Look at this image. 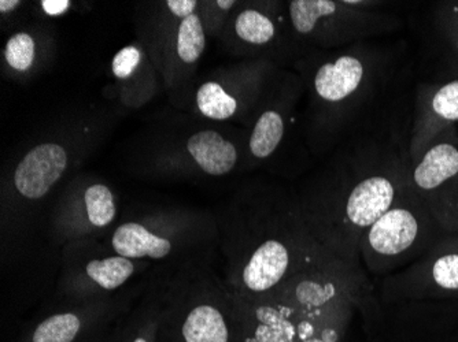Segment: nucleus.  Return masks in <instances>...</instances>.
Segmentation results:
<instances>
[{"mask_svg":"<svg viewBox=\"0 0 458 342\" xmlns=\"http://www.w3.org/2000/svg\"><path fill=\"white\" fill-rule=\"evenodd\" d=\"M409 138L394 115L344 141L323 158L301 204L315 240L369 289L360 238L413 188Z\"/></svg>","mask_w":458,"mask_h":342,"instance_id":"1","label":"nucleus"},{"mask_svg":"<svg viewBox=\"0 0 458 342\" xmlns=\"http://www.w3.org/2000/svg\"><path fill=\"white\" fill-rule=\"evenodd\" d=\"M401 62L400 43L382 38L298 59L309 95L306 143L315 156L326 158L344 141L395 115L393 92Z\"/></svg>","mask_w":458,"mask_h":342,"instance_id":"2","label":"nucleus"},{"mask_svg":"<svg viewBox=\"0 0 458 342\" xmlns=\"http://www.w3.org/2000/svg\"><path fill=\"white\" fill-rule=\"evenodd\" d=\"M288 27L298 53L328 51L397 32L401 21L382 2L365 0H291L285 4Z\"/></svg>","mask_w":458,"mask_h":342,"instance_id":"3","label":"nucleus"},{"mask_svg":"<svg viewBox=\"0 0 458 342\" xmlns=\"http://www.w3.org/2000/svg\"><path fill=\"white\" fill-rule=\"evenodd\" d=\"M446 234L414 188L398 200L360 238L365 271L386 278L421 258Z\"/></svg>","mask_w":458,"mask_h":342,"instance_id":"4","label":"nucleus"},{"mask_svg":"<svg viewBox=\"0 0 458 342\" xmlns=\"http://www.w3.org/2000/svg\"><path fill=\"white\" fill-rule=\"evenodd\" d=\"M411 163L416 194L446 233L458 231V125L435 136Z\"/></svg>","mask_w":458,"mask_h":342,"instance_id":"5","label":"nucleus"},{"mask_svg":"<svg viewBox=\"0 0 458 342\" xmlns=\"http://www.w3.org/2000/svg\"><path fill=\"white\" fill-rule=\"evenodd\" d=\"M453 297H458V231L444 234L421 258L380 284V300L387 304Z\"/></svg>","mask_w":458,"mask_h":342,"instance_id":"6","label":"nucleus"},{"mask_svg":"<svg viewBox=\"0 0 458 342\" xmlns=\"http://www.w3.org/2000/svg\"><path fill=\"white\" fill-rule=\"evenodd\" d=\"M284 9L280 4H239L221 36L228 50L274 65L275 59L298 53Z\"/></svg>","mask_w":458,"mask_h":342,"instance_id":"7","label":"nucleus"},{"mask_svg":"<svg viewBox=\"0 0 458 342\" xmlns=\"http://www.w3.org/2000/svg\"><path fill=\"white\" fill-rule=\"evenodd\" d=\"M458 125V79L429 82L419 87L411 115L409 155L421 149L442 130Z\"/></svg>","mask_w":458,"mask_h":342,"instance_id":"8","label":"nucleus"},{"mask_svg":"<svg viewBox=\"0 0 458 342\" xmlns=\"http://www.w3.org/2000/svg\"><path fill=\"white\" fill-rule=\"evenodd\" d=\"M68 167V153L55 143L38 144L18 163L14 185L22 196L41 199L50 192Z\"/></svg>","mask_w":458,"mask_h":342,"instance_id":"9","label":"nucleus"},{"mask_svg":"<svg viewBox=\"0 0 458 342\" xmlns=\"http://www.w3.org/2000/svg\"><path fill=\"white\" fill-rule=\"evenodd\" d=\"M185 148L203 173L224 177L233 173L243 161L246 143H238L233 136L218 129H202L187 140Z\"/></svg>","mask_w":458,"mask_h":342,"instance_id":"10","label":"nucleus"},{"mask_svg":"<svg viewBox=\"0 0 458 342\" xmlns=\"http://www.w3.org/2000/svg\"><path fill=\"white\" fill-rule=\"evenodd\" d=\"M118 256L128 259H162L168 256L172 243L168 238H158L140 223L130 222L118 226L112 240Z\"/></svg>","mask_w":458,"mask_h":342,"instance_id":"11","label":"nucleus"},{"mask_svg":"<svg viewBox=\"0 0 458 342\" xmlns=\"http://www.w3.org/2000/svg\"><path fill=\"white\" fill-rule=\"evenodd\" d=\"M182 336L185 342H229L228 319L218 305L203 303L185 318Z\"/></svg>","mask_w":458,"mask_h":342,"instance_id":"12","label":"nucleus"},{"mask_svg":"<svg viewBox=\"0 0 458 342\" xmlns=\"http://www.w3.org/2000/svg\"><path fill=\"white\" fill-rule=\"evenodd\" d=\"M197 109L203 117L215 122H229L238 120L247 123L243 107L224 91L223 85L216 79L203 82L195 96Z\"/></svg>","mask_w":458,"mask_h":342,"instance_id":"13","label":"nucleus"},{"mask_svg":"<svg viewBox=\"0 0 458 342\" xmlns=\"http://www.w3.org/2000/svg\"><path fill=\"white\" fill-rule=\"evenodd\" d=\"M206 30L198 13L180 21L177 28L176 53L184 65H195L205 53Z\"/></svg>","mask_w":458,"mask_h":342,"instance_id":"14","label":"nucleus"},{"mask_svg":"<svg viewBox=\"0 0 458 342\" xmlns=\"http://www.w3.org/2000/svg\"><path fill=\"white\" fill-rule=\"evenodd\" d=\"M87 274L92 281L97 282L103 289L113 290L132 277L135 264L123 256H113L103 261H92L87 264Z\"/></svg>","mask_w":458,"mask_h":342,"instance_id":"15","label":"nucleus"},{"mask_svg":"<svg viewBox=\"0 0 458 342\" xmlns=\"http://www.w3.org/2000/svg\"><path fill=\"white\" fill-rule=\"evenodd\" d=\"M87 213L92 225L105 228L114 221L117 208L112 190L103 184H94L87 188L86 195Z\"/></svg>","mask_w":458,"mask_h":342,"instance_id":"16","label":"nucleus"},{"mask_svg":"<svg viewBox=\"0 0 458 342\" xmlns=\"http://www.w3.org/2000/svg\"><path fill=\"white\" fill-rule=\"evenodd\" d=\"M80 326V319L74 313H58L38 326L33 342H73Z\"/></svg>","mask_w":458,"mask_h":342,"instance_id":"17","label":"nucleus"},{"mask_svg":"<svg viewBox=\"0 0 458 342\" xmlns=\"http://www.w3.org/2000/svg\"><path fill=\"white\" fill-rule=\"evenodd\" d=\"M435 22L439 35L452 55L453 79H458V2L439 4L435 13Z\"/></svg>","mask_w":458,"mask_h":342,"instance_id":"18","label":"nucleus"},{"mask_svg":"<svg viewBox=\"0 0 458 342\" xmlns=\"http://www.w3.org/2000/svg\"><path fill=\"white\" fill-rule=\"evenodd\" d=\"M4 56L10 68L14 71H30L36 56V45L32 36L24 32L12 36L7 41Z\"/></svg>","mask_w":458,"mask_h":342,"instance_id":"19","label":"nucleus"},{"mask_svg":"<svg viewBox=\"0 0 458 342\" xmlns=\"http://www.w3.org/2000/svg\"><path fill=\"white\" fill-rule=\"evenodd\" d=\"M141 54L138 48L123 47L113 59L112 71L117 79H130L140 65Z\"/></svg>","mask_w":458,"mask_h":342,"instance_id":"20","label":"nucleus"},{"mask_svg":"<svg viewBox=\"0 0 458 342\" xmlns=\"http://www.w3.org/2000/svg\"><path fill=\"white\" fill-rule=\"evenodd\" d=\"M165 4L171 10L172 14L182 18V20L195 14L199 7V4L195 0H169Z\"/></svg>","mask_w":458,"mask_h":342,"instance_id":"21","label":"nucleus"},{"mask_svg":"<svg viewBox=\"0 0 458 342\" xmlns=\"http://www.w3.org/2000/svg\"><path fill=\"white\" fill-rule=\"evenodd\" d=\"M71 6V2L68 0H45L41 2V7L47 13L48 15H61L66 12Z\"/></svg>","mask_w":458,"mask_h":342,"instance_id":"22","label":"nucleus"},{"mask_svg":"<svg viewBox=\"0 0 458 342\" xmlns=\"http://www.w3.org/2000/svg\"><path fill=\"white\" fill-rule=\"evenodd\" d=\"M20 4V0H2V2H0V13H2V14H7V13L18 9Z\"/></svg>","mask_w":458,"mask_h":342,"instance_id":"23","label":"nucleus"},{"mask_svg":"<svg viewBox=\"0 0 458 342\" xmlns=\"http://www.w3.org/2000/svg\"><path fill=\"white\" fill-rule=\"evenodd\" d=\"M133 342H148L146 341V339H143V338H138V339H135V341Z\"/></svg>","mask_w":458,"mask_h":342,"instance_id":"24","label":"nucleus"}]
</instances>
